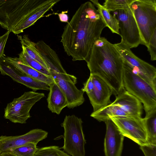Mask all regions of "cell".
<instances>
[{
	"instance_id": "34",
	"label": "cell",
	"mask_w": 156,
	"mask_h": 156,
	"mask_svg": "<svg viewBox=\"0 0 156 156\" xmlns=\"http://www.w3.org/2000/svg\"></svg>"
},
{
	"instance_id": "10",
	"label": "cell",
	"mask_w": 156,
	"mask_h": 156,
	"mask_svg": "<svg viewBox=\"0 0 156 156\" xmlns=\"http://www.w3.org/2000/svg\"><path fill=\"white\" fill-rule=\"evenodd\" d=\"M110 119L125 137L132 140L140 146L147 144L144 118L121 116L111 117Z\"/></svg>"
},
{
	"instance_id": "31",
	"label": "cell",
	"mask_w": 156,
	"mask_h": 156,
	"mask_svg": "<svg viewBox=\"0 0 156 156\" xmlns=\"http://www.w3.org/2000/svg\"><path fill=\"white\" fill-rule=\"evenodd\" d=\"M94 86L92 75H90L89 78L84 83L83 87L81 90L85 92L87 94L90 93L92 91Z\"/></svg>"
},
{
	"instance_id": "9",
	"label": "cell",
	"mask_w": 156,
	"mask_h": 156,
	"mask_svg": "<svg viewBox=\"0 0 156 156\" xmlns=\"http://www.w3.org/2000/svg\"><path fill=\"white\" fill-rule=\"evenodd\" d=\"M114 45L123 61L137 75L156 89V68L137 57L121 40Z\"/></svg>"
},
{
	"instance_id": "1",
	"label": "cell",
	"mask_w": 156,
	"mask_h": 156,
	"mask_svg": "<svg viewBox=\"0 0 156 156\" xmlns=\"http://www.w3.org/2000/svg\"><path fill=\"white\" fill-rule=\"evenodd\" d=\"M106 25L90 1L81 4L65 27L61 42L72 60H87L95 41Z\"/></svg>"
},
{
	"instance_id": "4",
	"label": "cell",
	"mask_w": 156,
	"mask_h": 156,
	"mask_svg": "<svg viewBox=\"0 0 156 156\" xmlns=\"http://www.w3.org/2000/svg\"><path fill=\"white\" fill-rule=\"evenodd\" d=\"M124 89L143 104L145 118L156 112V89L137 75L124 61Z\"/></svg>"
},
{
	"instance_id": "30",
	"label": "cell",
	"mask_w": 156,
	"mask_h": 156,
	"mask_svg": "<svg viewBox=\"0 0 156 156\" xmlns=\"http://www.w3.org/2000/svg\"><path fill=\"white\" fill-rule=\"evenodd\" d=\"M8 30L4 34L0 36V58L3 56L4 48L10 33Z\"/></svg>"
},
{
	"instance_id": "15",
	"label": "cell",
	"mask_w": 156,
	"mask_h": 156,
	"mask_svg": "<svg viewBox=\"0 0 156 156\" xmlns=\"http://www.w3.org/2000/svg\"><path fill=\"white\" fill-rule=\"evenodd\" d=\"M115 96L111 104L119 106L128 116L142 117L143 107L136 98L125 89Z\"/></svg>"
},
{
	"instance_id": "26",
	"label": "cell",
	"mask_w": 156,
	"mask_h": 156,
	"mask_svg": "<svg viewBox=\"0 0 156 156\" xmlns=\"http://www.w3.org/2000/svg\"><path fill=\"white\" fill-rule=\"evenodd\" d=\"M34 156H70L57 146H51L38 148Z\"/></svg>"
},
{
	"instance_id": "6",
	"label": "cell",
	"mask_w": 156,
	"mask_h": 156,
	"mask_svg": "<svg viewBox=\"0 0 156 156\" xmlns=\"http://www.w3.org/2000/svg\"><path fill=\"white\" fill-rule=\"evenodd\" d=\"M83 122L74 115H66L62 126L64 129V145L65 152L72 156H85L86 140L82 127Z\"/></svg>"
},
{
	"instance_id": "22",
	"label": "cell",
	"mask_w": 156,
	"mask_h": 156,
	"mask_svg": "<svg viewBox=\"0 0 156 156\" xmlns=\"http://www.w3.org/2000/svg\"><path fill=\"white\" fill-rule=\"evenodd\" d=\"M17 36L18 39L21 43L22 47L25 49L28 55L48 69L46 63L36 47L35 43L32 41L27 35L25 34L23 36L17 35Z\"/></svg>"
},
{
	"instance_id": "12",
	"label": "cell",
	"mask_w": 156,
	"mask_h": 156,
	"mask_svg": "<svg viewBox=\"0 0 156 156\" xmlns=\"http://www.w3.org/2000/svg\"><path fill=\"white\" fill-rule=\"evenodd\" d=\"M48 132L41 129L30 130L23 135L0 136V152L10 151L12 150L29 143L37 144L46 138Z\"/></svg>"
},
{
	"instance_id": "5",
	"label": "cell",
	"mask_w": 156,
	"mask_h": 156,
	"mask_svg": "<svg viewBox=\"0 0 156 156\" xmlns=\"http://www.w3.org/2000/svg\"><path fill=\"white\" fill-rule=\"evenodd\" d=\"M130 7L140 31L142 44L147 47L156 30V0H135Z\"/></svg>"
},
{
	"instance_id": "33",
	"label": "cell",
	"mask_w": 156,
	"mask_h": 156,
	"mask_svg": "<svg viewBox=\"0 0 156 156\" xmlns=\"http://www.w3.org/2000/svg\"><path fill=\"white\" fill-rule=\"evenodd\" d=\"M0 156H18L10 151L3 152L0 154Z\"/></svg>"
},
{
	"instance_id": "17",
	"label": "cell",
	"mask_w": 156,
	"mask_h": 156,
	"mask_svg": "<svg viewBox=\"0 0 156 156\" xmlns=\"http://www.w3.org/2000/svg\"><path fill=\"white\" fill-rule=\"evenodd\" d=\"M54 81L63 92L67 102L68 108H73L81 105L84 102V92L78 89L73 82L62 80H56Z\"/></svg>"
},
{
	"instance_id": "2",
	"label": "cell",
	"mask_w": 156,
	"mask_h": 156,
	"mask_svg": "<svg viewBox=\"0 0 156 156\" xmlns=\"http://www.w3.org/2000/svg\"><path fill=\"white\" fill-rule=\"evenodd\" d=\"M90 74L98 76L112 88L115 96L124 89V61L112 44L104 37L95 41L86 61Z\"/></svg>"
},
{
	"instance_id": "3",
	"label": "cell",
	"mask_w": 156,
	"mask_h": 156,
	"mask_svg": "<svg viewBox=\"0 0 156 156\" xmlns=\"http://www.w3.org/2000/svg\"><path fill=\"white\" fill-rule=\"evenodd\" d=\"M49 0H0V25L12 32L24 18L42 12Z\"/></svg>"
},
{
	"instance_id": "19",
	"label": "cell",
	"mask_w": 156,
	"mask_h": 156,
	"mask_svg": "<svg viewBox=\"0 0 156 156\" xmlns=\"http://www.w3.org/2000/svg\"><path fill=\"white\" fill-rule=\"evenodd\" d=\"M6 58L17 69L32 78L45 83L49 86L55 82L51 77L45 75L24 64L18 58L7 57Z\"/></svg>"
},
{
	"instance_id": "16",
	"label": "cell",
	"mask_w": 156,
	"mask_h": 156,
	"mask_svg": "<svg viewBox=\"0 0 156 156\" xmlns=\"http://www.w3.org/2000/svg\"><path fill=\"white\" fill-rule=\"evenodd\" d=\"M35 46L46 63L51 76L56 74L67 73L57 55L48 45L41 40L35 43Z\"/></svg>"
},
{
	"instance_id": "28",
	"label": "cell",
	"mask_w": 156,
	"mask_h": 156,
	"mask_svg": "<svg viewBox=\"0 0 156 156\" xmlns=\"http://www.w3.org/2000/svg\"><path fill=\"white\" fill-rule=\"evenodd\" d=\"M151 56V60H156V30L153 33L149 43L147 47Z\"/></svg>"
},
{
	"instance_id": "24",
	"label": "cell",
	"mask_w": 156,
	"mask_h": 156,
	"mask_svg": "<svg viewBox=\"0 0 156 156\" xmlns=\"http://www.w3.org/2000/svg\"><path fill=\"white\" fill-rule=\"evenodd\" d=\"M147 136V144H156V112L144 118Z\"/></svg>"
},
{
	"instance_id": "23",
	"label": "cell",
	"mask_w": 156,
	"mask_h": 156,
	"mask_svg": "<svg viewBox=\"0 0 156 156\" xmlns=\"http://www.w3.org/2000/svg\"><path fill=\"white\" fill-rule=\"evenodd\" d=\"M22 51L19 54V60L24 64L28 66L47 76L51 77L49 70L35 60L27 54L25 49L22 47Z\"/></svg>"
},
{
	"instance_id": "27",
	"label": "cell",
	"mask_w": 156,
	"mask_h": 156,
	"mask_svg": "<svg viewBox=\"0 0 156 156\" xmlns=\"http://www.w3.org/2000/svg\"><path fill=\"white\" fill-rule=\"evenodd\" d=\"M37 145L34 143H29L14 149L10 152L18 156H34L38 149Z\"/></svg>"
},
{
	"instance_id": "14",
	"label": "cell",
	"mask_w": 156,
	"mask_h": 156,
	"mask_svg": "<svg viewBox=\"0 0 156 156\" xmlns=\"http://www.w3.org/2000/svg\"><path fill=\"white\" fill-rule=\"evenodd\" d=\"M105 122L106 127L104 143L105 156H121L125 136L111 119Z\"/></svg>"
},
{
	"instance_id": "20",
	"label": "cell",
	"mask_w": 156,
	"mask_h": 156,
	"mask_svg": "<svg viewBox=\"0 0 156 156\" xmlns=\"http://www.w3.org/2000/svg\"><path fill=\"white\" fill-rule=\"evenodd\" d=\"M90 116L99 122H105L110 117L128 116L118 106L110 104L98 110L93 112Z\"/></svg>"
},
{
	"instance_id": "13",
	"label": "cell",
	"mask_w": 156,
	"mask_h": 156,
	"mask_svg": "<svg viewBox=\"0 0 156 156\" xmlns=\"http://www.w3.org/2000/svg\"><path fill=\"white\" fill-rule=\"evenodd\" d=\"M91 75L94 86L91 92L87 94L93 107V112H94L112 103L110 98L113 92L102 79L96 75Z\"/></svg>"
},
{
	"instance_id": "25",
	"label": "cell",
	"mask_w": 156,
	"mask_h": 156,
	"mask_svg": "<svg viewBox=\"0 0 156 156\" xmlns=\"http://www.w3.org/2000/svg\"><path fill=\"white\" fill-rule=\"evenodd\" d=\"M135 0H105L103 6L110 12L127 9Z\"/></svg>"
},
{
	"instance_id": "21",
	"label": "cell",
	"mask_w": 156,
	"mask_h": 156,
	"mask_svg": "<svg viewBox=\"0 0 156 156\" xmlns=\"http://www.w3.org/2000/svg\"><path fill=\"white\" fill-rule=\"evenodd\" d=\"M90 1L97 8L99 13L106 27L112 33L119 35V23L117 19L110 13V12L101 5L97 0H90Z\"/></svg>"
},
{
	"instance_id": "18",
	"label": "cell",
	"mask_w": 156,
	"mask_h": 156,
	"mask_svg": "<svg viewBox=\"0 0 156 156\" xmlns=\"http://www.w3.org/2000/svg\"><path fill=\"white\" fill-rule=\"evenodd\" d=\"M49 87L47 98L48 108L52 112L59 115L62 110L67 106V102L62 90L55 82Z\"/></svg>"
},
{
	"instance_id": "29",
	"label": "cell",
	"mask_w": 156,
	"mask_h": 156,
	"mask_svg": "<svg viewBox=\"0 0 156 156\" xmlns=\"http://www.w3.org/2000/svg\"><path fill=\"white\" fill-rule=\"evenodd\" d=\"M140 148L145 156H156V144H147Z\"/></svg>"
},
{
	"instance_id": "11",
	"label": "cell",
	"mask_w": 156,
	"mask_h": 156,
	"mask_svg": "<svg viewBox=\"0 0 156 156\" xmlns=\"http://www.w3.org/2000/svg\"><path fill=\"white\" fill-rule=\"evenodd\" d=\"M0 71L1 74L10 76L14 81L25 85L34 91L39 90H49L48 85L21 71L4 56L0 58Z\"/></svg>"
},
{
	"instance_id": "32",
	"label": "cell",
	"mask_w": 156,
	"mask_h": 156,
	"mask_svg": "<svg viewBox=\"0 0 156 156\" xmlns=\"http://www.w3.org/2000/svg\"><path fill=\"white\" fill-rule=\"evenodd\" d=\"M67 11H63L61 13H58L60 20L63 22H68V16L66 13Z\"/></svg>"
},
{
	"instance_id": "8",
	"label": "cell",
	"mask_w": 156,
	"mask_h": 156,
	"mask_svg": "<svg viewBox=\"0 0 156 156\" xmlns=\"http://www.w3.org/2000/svg\"><path fill=\"white\" fill-rule=\"evenodd\" d=\"M119 23L121 41L130 49L142 44L140 31L130 7L115 11L113 15Z\"/></svg>"
},
{
	"instance_id": "7",
	"label": "cell",
	"mask_w": 156,
	"mask_h": 156,
	"mask_svg": "<svg viewBox=\"0 0 156 156\" xmlns=\"http://www.w3.org/2000/svg\"><path fill=\"white\" fill-rule=\"evenodd\" d=\"M45 97L43 93L34 91L25 92L7 104L4 110V118L14 123H26L31 117L30 112L32 107Z\"/></svg>"
}]
</instances>
